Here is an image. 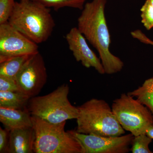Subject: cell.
<instances>
[{
	"mask_svg": "<svg viewBox=\"0 0 153 153\" xmlns=\"http://www.w3.org/2000/svg\"><path fill=\"white\" fill-rule=\"evenodd\" d=\"M106 3L107 0L86 3L77 20V28L97 50L105 74H111L121 71L124 63L109 50L111 39L105 15Z\"/></svg>",
	"mask_w": 153,
	"mask_h": 153,
	"instance_id": "obj_1",
	"label": "cell"
},
{
	"mask_svg": "<svg viewBox=\"0 0 153 153\" xmlns=\"http://www.w3.org/2000/svg\"><path fill=\"white\" fill-rule=\"evenodd\" d=\"M8 23L37 44L47 41L55 26L50 8L29 0L16 2Z\"/></svg>",
	"mask_w": 153,
	"mask_h": 153,
	"instance_id": "obj_2",
	"label": "cell"
},
{
	"mask_svg": "<svg viewBox=\"0 0 153 153\" xmlns=\"http://www.w3.org/2000/svg\"><path fill=\"white\" fill-rule=\"evenodd\" d=\"M76 131L86 134L117 137L125 133L105 100L93 98L77 107Z\"/></svg>",
	"mask_w": 153,
	"mask_h": 153,
	"instance_id": "obj_3",
	"label": "cell"
},
{
	"mask_svg": "<svg viewBox=\"0 0 153 153\" xmlns=\"http://www.w3.org/2000/svg\"><path fill=\"white\" fill-rule=\"evenodd\" d=\"M36 139L35 153H82L79 143L65 131L66 121L52 123L32 116Z\"/></svg>",
	"mask_w": 153,
	"mask_h": 153,
	"instance_id": "obj_4",
	"label": "cell"
},
{
	"mask_svg": "<svg viewBox=\"0 0 153 153\" xmlns=\"http://www.w3.org/2000/svg\"><path fill=\"white\" fill-rule=\"evenodd\" d=\"M69 91L68 84H64L47 95L31 97L27 109L31 115L52 123L76 119L78 108L72 105L68 100Z\"/></svg>",
	"mask_w": 153,
	"mask_h": 153,
	"instance_id": "obj_5",
	"label": "cell"
},
{
	"mask_svg": "<svg viewBox=\"0 0 153 153\" xmlns=\"http://www.w3.org/2000/svg\"><path fill=\"white\" fill-rule=\"evenodd\" d=\"M111 108L123 128L134 136L146 134L148 128L153 125L150 111L128 94H122L114 100Z\"/></svg>",
	"mask_w": 153,
	"mask_h": 153,
	"instance_id": "obj_6",
	"label": "cell"
},
{
	"mask_svg": "<svg viewBox=\"0 0 153 153\" xmlns=\"http://www.w3.org/2000/svg\"><path fill=\"white\" fill-rule=\"evenodd\" d=\"M68 132L79 143L82 153H127L134 136L130 133L117 137H105L79 133L76 130Z\"/></svg>",
	"mask_w": 153,
	"mask_h": 153,
	"instance_id": "obj_7",
	"label": "cell"
},
{
	"mask_svg": "<svg viewBox=\"0 0 153 153\" xmlns=\"http://www.w3.org/2000/svg\"><path fill=\"white\" fill-rule=\"evenodd\" d=\"M47 68L38 52L31 55L16 76L19 92L30 98L38 95L47 82Z\"/></svg>",
	"mask_w": 153,
	"mask_h": 153,
	"instance_id": "obj_8",
	"label": "cell"
},
{
	"mask_svg": "<svg viewBox=\"0 0 153 153\" xmlns=\"http://www.w3.org/2000/svg\"><path fill=\"white\" fill-rule=\"evenodd\" d=\"M39 52L38 44L8 23L0 25V60Z\"/></svg>",
	"mask_w": 153,
	"mask_h": 153,
	"instance_id": "obj_9",
	"label": "cell"
},
{
	"mask_svg": "<svg viewBox=\"0 0 153 153\" xmlns=\"http://www.w3.org/2000/svg\"><path fill=\"white\" fill-rule=\"evenodd\" d=\"M69 49L77 62L87 68L93 67L100 74H105L101 60L88 45L86 38L78 28H71L65 37Z\"/></svg>",
	"mask_w": 153,
	"mask_h": 153,
	"instance_id": "obj_10",
	"label": "cell"
},
{
	"mask_svg": "<svg viewBox=\"0 0 153 153\" xmlns=\"http://www.w3.org/2000/svg\"><path fill=\"white\" fill-rule=\"evenodd\" d=\"M35 139L33 127L12 130L9 133L8 153H34Z\"/></svg>",
	"mask_w": 153,
	"mask_h": 153,
	"instance_id": "obj_11",
	"label": "cell"
},
{
	"mask_svg": "<svg viewBox=\"0 0 153 153\" xmlns=\"http://www.w3.org/2000/svg\"><path fill=\"white\" fill-rule=\"evenodd\" d=\"M0 122L9 131L15 129L33 127L32 115L27 109L0 107Z\"/></svg>",
	"mask_w": 153,
	"mask_h": 153,
	"instance_id": "obj_12",
	"label": "cell"
},
{
	"mask_svg": "<svg viewBox=\"0 0 153 153\" xmlns=\"http://www.w3.org/2000/svg\"><path fill=\"white\" fill-rule=\"evenodd\" d=\"M32 55L14 56L0 60V76L16 79L17 74Z\"/></svg>",
	"mask_w": 153,
	"mask_h": 153,
	"instance_id": "obj_13",
	"label": "cell"
},
{
	"mask_svg": "<svg viewBox=\"0 0 153 153\" xmlns=\"http://www.w3.org/2000/svg\"><path fill=\"white\" fill-rule=\"evenodd\" d=\"M30 97L19 91H0V107L16 109H25Z\"/></svg>",
	"mask_w": 153,
	"mask_h": 153,
	"instance_id": "obj_14",
	"label": "cell"
},
{
	"mask_svg": "<svg viewBox=\"0 0 153 153\" xmlns=\"http://www.w3.org/2000/svg\"><path fill=\"white\" fill-rule=\"evenodd\" d=\"M127 94L148 108L153 116V77L145 80L142 86Z\"/></svg>",
	"mask_w": 153,
	"mask_h": 153,
	"instance_id": "obj_15",
	"label": "cell"
},
{
	"mask_svg": "<svg viewBox=\"0 0 153 153\" xmlns=\"http://www.w3.org/2000/svg\"><path fill=\"white\" fill-rule=\"evenodd\" d=\"M40 3L49 8H52L55 11L63 8L69 7L82 10L86 0H29Z\"/></svg>",
	"mask_w": 153,
	"mask_h": 153,
	"instance_id": "obj_16",
	"label": "cell"
},
{
	"mask_svg": "<svg viewBox=\"0 0 153 153\" xmlns=\"http://www.w3.org/2000/svg\"><path fill=\"white\" fill-rule=\"evenodd\" d=\"M152 140V139L146 134L134 136L132 141L131 151L133 153H153L149 148V145Z\"/></svg>",
	"mask_w": 153,
	"mask_h": 153,
	"instance_id": "obj_17",
	"label": "cell"
},
{
	"mask_svg": "<svg viewBox=\"0 0 153 153\" xmlns=\"http://www.w3.org/2000/svg\"><path fill=\"white\" fill-rule=\"evenodd\" d=\"M141 22L147 30L153 28V0H146L140 9Z\"/></svg>",
	"mask_w": 153,
	"mask_h": 153,
	"instance_id": "obj_18",
	"label": "cell"
},
{
	"mask_svg": "<svg viewBox=\"0 0 153 153\" xmlns=\"http://www.w3.org/2000/svg\"><path fill=\"white\" fill-rule=\"evenodd\" d=\"M16 2L15 0H0V25L8 22Z\"/></svg>",
	"mask_w": 153,
	"mask_h": 153,
	"instance_id": "obj_19",
	"label": "cell"
},
{
	"mask_svg": "<svg viewBox=\"0 0 153 153\" xmlns=\"http://www.w3.org/2000/svg\"><path fill=\"white\" fill-rule=\"evenodd\" d=\"M0 91L19 92L16 79L0 76Z\"/></svg>",
	"mask_w": 153,
	"mask_h": 153,
	"instance_id": "obj_20",
	"label": "cell"
},
{
	"mask_svg": "<svg viewBox=\"0 0 153 153\" xmlns=\"http://www.w3.org/2000/svg\"><path fill=\"white\" fill-rule=\"evenodd\" d=\"M9 133L7 129L0 127V153H8L9 147Z\"/></svg>",
	"mask_w": 153,
	"mask_h": 153,
	"instance_id": "obj_21",
	"label": "cell"
},
{
	"mask_svg": "<svg viewBox=\"0 0 153 153\" xmlns=\"http://www.w3.org/2000/svg\"><path fill=\"white\" fill-rule=\"evenodd\" d=\"M131 35L134 38L139 40L142 43L153 46V41L148 38L141 30H138L133 31L131 32Z\"/></svg>",
	"mask_w": 153,
	"mask_h": 153,
	"instance_id": "obj_22",
	"label": "cell"
},
{
	"mask_svg": "<svg viewBox=\"0 0 153 153\" xmlns=\"http://www.w3.org/2000/svg\"><path fill=\"white\" fill-rule=\"evenodd\" d=\"M146 134L153 139V125L151 126L146 132Z\"/></svg>",
	"mask_w": 153,
	"mask_h": 153,
	"instance_id": "obj_23",
	"label": "cell"
}]
</instances>
